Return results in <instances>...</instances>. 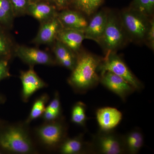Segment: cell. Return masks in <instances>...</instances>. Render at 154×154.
I'll list each match as a JSON object with an SVG mask.
<instances>
[{
    "instance_id": "1",
    "label": "cell",
    "mask_w": 154,
    "mask_h": 154,
    "mask_svg": "<svg viewBox=\"0 0 154 154\" xmlns=\"http://www.w3.org/2000/svg\"><path fill=\"white\" fill-rule=\"evenodd\" d=\"M102 60L90 54H84L76 63L68 82L75 91L84 93L96 87L99 82L97 70Z\"/></svg>"
},
{
    "instance_id": "2",
    "label": "cell",
    "mask_w": 154,
    "mask_h": 154,
    "mask_svg": "<svg viewBox=\"0 0 154 154\" xmlns=\"http://www.w3.org/2000/svg\"><path fill=\"white\" fill-rule=\"evenodd\" d=\"M0 149L2 151L17 154H29L33 146L28 132L22 127H0Z\"/></svg>"
},
{
    "instance_id": "3",
    "label": "cell",
    "mask_w": 154,
    "mask_h": 154,
    "mask_svg": "<svg viewBox=\"0 0 154 154\" xmlns=\"http://www.w3.org/2000/svg\"><path fill=\"white\" fill-rule=\"evenodd\" d=\"M91 143L92 153H125L123 136L116 133L113 130H100L94 136Z\"/></svg>"
},
{
    "instance_id": "4",
    "label": "cell",
    "mask_w": 154,
    "mask_h": 154,
    "mask_svg": "<svg viewBox=\"0 0 154 154\" xmlns=\"http://www.w3.org/2000/svg\"><path fill=\"white\" fill-rule=\"evenodd\" d=\"M98 69L101 72L109 71L119 76L129 83L135 91H140L143 85L136 77L121 58L115 52H108L101 60Z\"/></svg>"
},
{
    "instance_id": "5",
    "label": "cell",
    "mask_w": 154,
    "mask_h": 154,
    "mask_svg": "<svg viewBox=\"0 0 154 154\" xmlns=\"http://www.w3.org/2000/svg\"><path fill=\"white\" fill-rule=\"evenodd\" d=\"M147 17L134 9L122 14V25L133 39L138 41L146 40L150 25Z\"/></svg>"
},
{
    "instance_id": "6",
    "label": "cell",
    "mask_w": 154,
    "mask_h": 154,
    "mask_svg": "<svg viewBox=\"0 0 154 154\" xmlns=\"http://www.w3.org/2000/svg\"><path fill=\"white\" fill-rule=\"evenodd\" d=\"M125 36L122 26L114 14H108L107 24L99 41L106 52H115L124 44Z\"/></svg>"
},
{
    "instance_id": "7",
    "label": "cell",
    "mask_w": 154,
    "mask_h": 154,
    "mask_svg": "<svg viewBox=\"0 0 154 154\" xmlns=\"http://www.w3.org/2000/svg\"><path fill=\"white\" fill-rule=\"evenodd\" d=\"M66 129L60 121H50L36 129V134L42 143L50 148L60 146L66 139Z\"/></svg>"
},
{
    "instance_id": "8",
    "label": "cell",
    "mask_w": 154,
    "mask_h": 154,
    "mask_svg": "<svg viewBox=\"0 0 154 154\" xmlns=\"http://www.w3.org/2000/svg\"><path fill=\"white\" fill-rule=\"evenodd\" d=\"M99 82L123 101L135 91L134 88L123 78L110 72H101Z\"/></svg>"
},
{
    "instance_id": "9",
    "label": "cell",
    "mask_w": 154,
    "mask_h": 154,
    "mask_svg": "<svg viewBox=\"0 0 154 154\" xmlns=\"http://www.w3.org/2000/svg\"><path fill=\"white\" fill-rule=\"evenodd\" d=\"M16 54L21 60L29 65H52L54 63V60L49 54L37 48L18 46L16 48Z\"/></svg>"
},
{
    "instance_id": "10",
    "label": "cell",
    "mask_w": 154,
    "mask_h": 154,
    "mask_svg": "<svg viewBox=\"0 0 154 154\" xmlns=\"http://www.w3.org/2000/svg\"><path fill=\"white\" fill-rule=\"evenodd\" d=\"M20 78L22 86V99L25 102H28L36 91L47 86L32 67L28 70L21 72Z\"/></svg>"
},
{
    "instance_id": "11",
    "label": "cell",
    "mask_w": 154,
    "mask_h": 154,
    "mask_svg": "<svg viewBox=\"0 0 154 154\" xmlns=\"http://www.w3.org/2000/svg\"><path fill=\"white\" fill-rule=\"evenodd\" d=\"M96 119L100 130H113L120 123L122 118V113L118 109L112 107H104L97 110Z\"/></svg>"
},
{
    "instance_id": "12",
    "label": "cell",
    "mask_w": 154,
    "mask_h": 154,
    "mask_svg": "<svg viewBox=\"0 0 154 154\" xmlns=\"http://www.w3.org/2000/svg\"><path fill=\"white\" fill-rule=\"evenodd\" d=\"M61 26L57 16L42 22L34 42L38 44H51L56 38Z\"/></svg>"
},
{
    "instance_id": "13",
    "label": "cell",
    "mask_w": 154,
    "mask_h": 154,
    "mask_svg": "<svg viewBox=\"0 0 154 154\" xmlns=\"http://www.w3.org/2000/svg\"><path fill=\"white\" fill-rule=\"evenodd\" d=\"M56 38L72 52H77L85 37L83 30L61 28L58 32Z\"/></svg>"
},
{
    "instance_id": "14",
    "label": "cell",
    "mask_w": 154,
    "mask_h": 154,
    "mask_svg": "<svg viewBox=\"0 0 154 154\" xmlns=\"http://www.w3.org/2000/svg\"><path fill=\"white\" fill-rule=\"evenodd\" d=\"M107 16L108 14L104 11H99L95 14L84 30L85 38L99 42L107 24Z\"/></svg>"
},
{
    "instance_id": "15",
    "label": "cell",
    "mask_w": 154,
    "mask_h": 154,
    "mask_svg": "<svg viewBox=\"0 0 154 154\" xmlns=\"http://www.w3.org/2000/svg\"><path fill=\"white\" fill-rule=\"evenodd\" d=\"M59 149L61 153L63 154L92 153L91 142L85 141L82 135L65 139Z\"/></svg>"
},
{
    "instance_id": "16",
    "label": "cell",
    "mask_w": 154,
    "mask_h": 154,
    "mask_svg": "<svg viewBox=\"0 0 154 154\" xmlns=\"http://www.w3.org/2000/svg\"><path fill=\"white\" fill-rule=\"evenodd\" d=\"M57 17L62 28L84 31L88 24L83 15L74 11H64Z\"/></svg>"
},
{
    "instance_id": "17",
    "label": "cell",
    "mask_w": 154,
    "mask_h": 154,
    "mask_svg": "<svg viewBox=\"0 0 154 154\" xmlns=\"http://www.w3.org/2000/svg\"><path fill=\"white\" fill-rule=\"evenodd\" d=\"M123 140L125 153L136 154L143 145V135L140 129L135 128L123 136Z\"/></svg>"
},
{
    "instance_id": "18",
    "label": "cell",
    "mask_w": 154,
    "mask_h": 154,
    "mask_svg": "<svg viewBox=\"0 0 154 154\" xmlns=\"http://www.w3.org/2000/svg\"><path fill=\"white\" fill-rule=\"evenodd\" d=\"M54 51L57 60L60 64L71 70L74 69L77 59L72 51L68 48L57 41Z\"/></svg>"
},
{
    "instance_id": "19",
    "label": "cell",
    "mask_w": 154,
    "mask_h": 154,
    "mask_svg": "<svg viewBox=\"0 0 154 154\" xmlns=\"http://www.w3.org/2000/svg\"><path fill=\"white\" fill-rule=\"evenodd\" d=\"M29 14L38 21L42 22H45L57 15L52 7L45 4L33 5L30 7Z\"/></svg>"
},
{
    "instance_id": "20",
    "label": "cell",
    "mask_w": 154,
    "mask_h": 154,
    "mask_svg": "<svg viewBox=\"0 0 154 154\" xmlns=\"http://www.w3.org/2000/svg\"><path fill=\"white\" fill-rule=\"evenodd\" d=\"M49 97L46 94L41 95L38 99H36L32 106L29 116L26 119L27 124L41 116L44 113L46 109V103L48 101Z\"/></svg>"
},
{
    "instance_id": "21",
    "label": "cell",
    "mask_w": 154,
    "mask_h": 154,
    "mask_svg": "<svg viewBox=\"0 0 154 154\" xmlns=\"http://www.w3.org/2000/svg\"><path fill=\"white\" fill-rule=\"evenodd\" d=\"M86 105L81 102H77L73 106L71 112V121L73 123L84 126L87 120Z\"/></svg>"
},
{
    "instance_id": "22",
    "label": "cell",
    "mask_w": 154,
    "mask_h": 154,
    "mask_svg": "<svg viewBox=\"0 0 154 154\" xmlns=\"http://www.w3.org/2000/svg\"><path fill=\"white\" fill-rule=\"evenodd\" d=\"M14 16L13 9L9 0H0V24L7 25Z\"/></svg>"
},
{
    "instance_id": "23",
    "label": "cell",
    "mask_w": 154,
    "mask_h": 154,
    "mask_svg": "<svg viewBox=\"0 0 154 154\" xmlns=\"http://www.w3.org/2000/svg\"><path fill=\"white\" fill-rule=\"evenodd\" d=\"M11 44L9 38L0 29V59L8 60L11 56Z\"/></svg>"
},
{
    "instance_id": "24",
    "label": "cell",
    "mask_w": 154,
    "mask_h": 154,
    "mask_svg": "<svg viewBox=\"0 0 154 154\" xmlns=\"http://www.w3.org/2000/svg\"><path fill=\"white\" fill-rule=\"evenodd\" d=\"M134 6V10L148 17L153 11L154 0H135Z\"/></svg>"
},
{
    "instance_id": "25",
    "label": "cell",
    "mask_w": 154,
    "mask_h": 154,
    "mask_svg": "<svg viewBox=\"0 0 154 154\" xmlns=\"http://www.w3.org/2000/svg\"><path fill=\"white\" fill-rule=\"evenodd\" d=\"M12 4L14 15H18L22 13L25 8L26 6V0H11Z\"/></svg>"
},
{
    "instance_id": "26",
    "label": "cell",
    "mask_w": 154,
    "mask_h": 154,
    "mask_svg": "<svg viewBox=\"0 0 154 154\" xmlns=\"http://www.w3.org/2000/svg\"><path fill=\"white\" fill-rule=\"evenodd\" d=\"M10 76L8 60L0 59V82Z\"/></svg>"
},
{
    "instance_id": "27",
    "label": "cell",
    "mask_w": 154,
    "mask_h": 154,
    "mask_svg": "<svg viewBox=\"0 0 154 154\" xmlns=\"http://www.w3.org/2000/svg\"><path fill=\"white\" fill-rule=\"evenodd\" d=\"M46 108L49 109L53 111H56V112H61V104L59 96L57 92L54 95V98L52 99L49 104L46 107Z\"/></svg>"
},
{
    "instance_id": "28",
    "label": "cell",
    "mask_w": 154,
    "mask_h": 154,
    "mask_svg": "<svg viewBox=\"0 0 154 154\" xmlns=\"http://www.w3.org/2000/svg\"><path fill=\"white\" fill-rule=\"evenodd\" d=\"M60 113L53 111L46 108L42 114L43 119L47 122L54 121L59 117Z\"/></svg>"
},
{
    "instance_id": "29",
    "label": "cell",
    "mask_w": 154,
    "mask_h": 154,
    "mask_svg": "<svg viewBox=\"0 0 154 154\" xmlns=\"http://www.w3.org/2000/svg\"><path fill=\"white\" fill-rule=\"evenodd\" d=\"M146 40H147L152 48H153L154 45V22L153 20L150 21V25L147 34Z\"/></svg>"
},
{
    "instance_id": "30",
    "label": "cell",
    "mask_w": 154,
    "mask_h": 154,
    "mask_svg": "<svg viewBox=\"0 0 154 154\" xmlns=\"http://www.w3.org/2000/svg\"><path fill=\"white\" fill-rule=\"evenodd\" d=\"M67 0H57L58 5L60 6H63L65 4Z\"/></svg>"
},
{
    "instance_id": "31",
    "label": "cell",
    "mask_w": 154,
    "mask_h": 154,
    "mask_svg": "<svg viewBox=\"0 0 154 154\" xmlns=\"http://www.w3.org/2000/svg\"><path fill=\"white\" fill-rule=\"evenodd\" d=\"M4 101H5V99H4V97L0 95V104L3 103Z\"/></svg>"
},
{
    "instance_id": "32",
    "label": "cell",
    "mask_w": 154,
    "mask_h": 154,
    "mask_svg": "<svg viewBox=\"0 0 154 154\" xmlns=\"http://www.w3.org/2000/svg\"><path fill=\"white\" fill-rule=\"evenodd\" d=\"M2 150L0 149V154L2 153Z\"/></svg>"
},
{
    "instance_id": "33",
    "label": "cell",
    "mask_w": 154,
    "mask_h": 154,
    "mask_svg": "<svg viewBox=\"0 0 154 154\" xmlns=\"http://www.w3.org/2000/svg\"><path fill=\"white\" fill-rule=\"evenodd\" d=\"M1 121H0V127H1Z\"/></svg>"
}]
</instances>
